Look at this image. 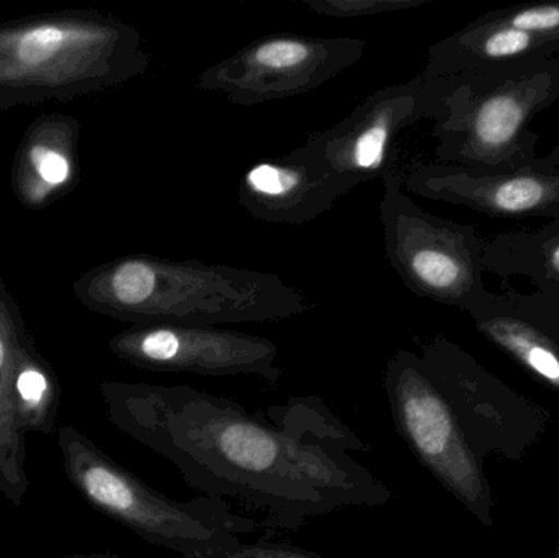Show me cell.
<instances>
[{
    "mask_svg": "<svg viewBox=\"0 0 559 558\" xmlns=\"http://www.w3.org/2000/svg\"><path fill=\"white\" fill-rule=\"evenodd\" d=\"M108 422L169 461L206 498L236 501L267 531L390 503V487L358 454L370 446L319 396L265 409L190 385L104 382Z\"/></svg>",
    "mask_w": 559,
    "mask_h": 558,
    "instance_id": "1",
    "label": "cell"
},
{
    "mask_svg": "<svg viewBox=\"0 0 559 558\" xmlns=\"http://www.w3.org/2000/svg\"><path fill=\"white\" fill-rule=\"evenodd\" d=\"M87 310L131 324L272 323L311 310L277 274L151 254L111 259L72 285Z\"/></svg>",
    "mask_w": 559,
    "mask_h": 558,
    "instance_id": "2",
    "label": "cell"
},
{
    "mask_svg": "<svg viewBox=\"0 0 559 558\" xmlns=\"http://www.w3.org/2000/svg\"><path fill=\"white\" fill-rule=\"evenodd\" d=\"M426 81L439 163L532 167L540 141L532 121L559 98V56Z\"/></svg>",
    "mask_w": 559,
    "mask_h": 558,
    "instance_id": "3",
    "label": "cell"
},
{
    "mask_svg": "<svg viewBox=\"0 0 559 558\" xmlns=\"http://www.w3.org/2000/svg\"><path fill=\"white\" fill-rule=\"evenodd\" d=\"M150 66L136 26L104 13L0 25V111L105 91L140 78Z\"/></svg>",
    "mask_w": 559,
    "mask_h": 558,
    "instance_id": "4",
    "label": "cell"
},
{
    "mask_svg": "<svg viewBox=\"0 0 559 558\" xmlns=\"http://www.w3.org/2000/svg\"><path fill=\"white\" fill-rule=\"evenodd\" d=\"M473 359L445 337L400 349L384 367L383 387L394 428L417 461L478 511L485 498L483 475L465 425L472 395Z\"/></svg>",
    "mask_w": 559,
    "mask_h": 558,
    "instance_id": "5",
    "label": "cell"
},
{
    "mask_svg": "<svg viewBox=\"0 0 559 558\" xmlns=\"http://www.w3.org/2000/svg\"><path fill=\"white\" fill-rule=\"evenodd\" d=\"M58 446L68 480L94 510L144 543L180 558H205L233 549L242 543V536L264 530L258 518L236 513L226 501L166 497L72 426L59 429Z\"/></svg>",
    "mask_w": 559,
    "mask_h": 558,
    "instance_id": "6",
    "label": "cell"
},
{
    "mask_svg": "<svg viewBox=\"0 0 559 558\" xmlns=\"http://www.w3.org/2000/svg\"><path fill=\"white\" fill-rule=\"evenodd\" d=\"M384 254L407 290L468 313L491 292L485 284L486 238L473 225L426 212L404 190L400 167L383 177Z\"/></svg>",
    "mask_w": 559,
    "mask_h": 558,
    "instance_id": "7",
    "label": "cell"
},
{
    "mask_svg": "<svg viewBox=\"0 0 559 558\" xmlns=\"http://www.w3.org/2000/svg\"><path fill=\"white\" fill-rule=\"evenodd\" d=\"M365 49L367 41L352 36H262L205 69L197 88L218 92L233 105L254 107L321 87L354 68Z\"/></svg>",
    "mask_w": 559,
    "mask_h": 558,
    "instance_id": "8",
    "label": "cell"
},
{
    "mask_svg": "<svg viewBox=\"0 0 559 558\" xmlns=\"http://www.w3.org/2000/svg\"><path fill=\"white\" fill-rule=\"evenodd\" d=\"M423 120H430V95L419 74L378 88L334 127L311 134L298 150L348 193L397 169L401 134Z\"/></svg>",
    "mask_w": 559,
    "mask_h": 558,
    "instance_id": "9",
    "label": "cell"
},
{
    "mask_svg": "<svg viewBox=\"0 0 559 558\" xmlns=\"http://www.w3.org/2000/svg\"><path fill=\"white\" fill-rule=\"evenodd\" d=\"M108 349L123 363L150 372L251 376L272 387L283 377L274 341L219 327L133 324L115 334Z\"/></svg>",
    "mask_w": 559,
    "mask_h": 558,
    "instance_id": "10",
    "label": "cell"
},
{
    "mask_svg": "<svg viewBox=\"0 0 559 558\" xmlns=\"http://www.w3.org/2000/svg\"><path fill=\"white\" fill-rule=\"evenodd\" d=\"M411 195L466 206L491 218L559 219V170L475 169L416 164L404 176Z\"/></svg>",
    "mask_w": 559,
    "mask_h": 558,
    "instance_id": "11",
    "label": "cell"
},
{
    "mask_svg": "<svg viewBox=\"0 0 559 558\" xmlns=\"http://www.w3.org/2000/svg\"><path fill=\"white\" fill-rule=\"evenodd\" d=\"M476 330L545 382L559 389V307L540 292L508 287L468 311Z\"/></svg>",
    "mask_w": 559,
    "mask_h": 558,
    "instance_id": "12",
    "label": "cell"
},
{
    "mask_svg": "<svg viewBox=\"0 0 559 558\" xmlns=\"http://www.w3.org/2000/svg\"><path fill=\"white\" fill-rule=\"evenodd\" d=\"M345 193L334 177L295 147L282 159L249 167L238 195L255 219L301 226L324 215Z\"/></svg>",
    "mask_w": 559,
    "mask_h": 558,
    "instance_id": "13",
    "label": "cell"
},
{
    "mask_svg": "<svg viewBox=\"0 0 559 558\" xmlns=\"http://www.w3.org/2000/svg\"><path fill=\"white\" fill-rule=\"evenodd\" d=\"M78 118L49 114L36 118L15 154L12 187L23 206L45 209L79 182Z\"/></svg>",
    "mask_w": 559,
    "mask_h": 558,
    "instance_id": "14",
    "label": "cell"
},
{
    "mask_svg": "<svg viewBox=\"0 0 559 558\" xmlns=\"http://www.w3.org/2000/svg\"><path fill=\"white\" fill-rule=\"evenodd\" d=\"M559 56V43L478 16L427 49L423 78L465 74Z\"/></svg>",
    "mask_w": 559,
    "mask_h": 558,
    "instance_id": "15",
    "label": "cell"
},
{
    "mask_svg": "<svg viewBox=\"0 0 559 558\" xmlns=\"http://www.w3.org/2000/svg\"><path fill=\"white\" fill-rule=\"evenodd\" d=\"M26 336L22 313L0 278V494L15 508L25 501L29 484L25 435L16 428L10 387L16 353Z\"/></svg>",
    "mask_w": 559,
    "mask_h": 558,
    "instance_id": "16",
    "label": "cell"
},
{
    "mask_svg": "<svg viewBox=\"0 0 559 558\" xmlns=\"http://www.w3.org/2000/svg\"><path fill=\"white\" fill-rule=\"evenodd\" d=\"M486 272L499 277L522 275L535 290L559 307V219L527 231L502 233L486 239Z\"/></svg>",
    "mask_w": 559,
    "mask_h": 558,
    "instance_id": "17",
    "label": "cell"
},
{
    "mask_svg": "<svg viewBox=\"0 0 559 558\" xmlns=\"http://www.w3.org/2000/svg\"><path fill=\"white\" fill-rule=\"evenodd\" d=\"M13 416L22 435L55 432L61 403V387L48 360L36 349L32 337H25L16 353L12 387Z\"/></svg>",
    "mask_w": 559,
    "mask_h": 558,
    "instance_id": "18",
    "label": "cell"
},
{
    "mask_svg": "<svg viewBox=\"0 0 559 558\" xmlns=\"http://www.w3.org/2000/svg\"><path fill=\"white\" fill-rule=\"evenodd\" d=\"M489 22L524 29L559 43V2L522 3L485 13Z\"/></svg>",
    "mask_w": 559,
    "mask_h": 558,
    "instance_id": "19",
    "label": "cell"
},
{
    "mask_svg": "<svg viewBox=\"0 0 559 558\" xmlns=\"http://www.w3.org/2000/svg\"><path fill=\"white\" fill-rule=\"evenodd\" d=\"M308 9L331 19H364L417 9L430 0H301Z\"/></svg>",
    "mask_w": 559,
    "mask_h": 558,
    "instance_id": "20",
    "label": "cell"
},
{
    "mask_svg": "<svg viewBox=\"0 0 559 558\" xmlns=\"http://www.w3.org/2000/svg\"><path fill=\"white\" fill-rule=\"evenodd\" d=\"M205 558H329L312 550L302 549L285 541H275L271 537L255 541V543H241L233 549L213 554Z\"/></svg>",
    "mask_w": 559,
    "mask_h": 558,
    "instance_id": "21",
    "label": "cell"
},
{
    "mask_svg": "<svg viewBox=\"0 0 559 558\" xmlns=\"http://www.w3.org/2000/svg\"><path fill=\"white\" fill-rule=\"evenodd\" d=\"M532 166L542 167V169L559 170V140L557 146H555L547 156H538Z\"/></svg>",
    "mask_w": 559,
    "mask_h": 558,
    "instance_id": "22",
    "label": "cell"
},
{
    "mask_svg": "<svg viewBox=\"0 0 559 558\" xmlns=\"http://www.w3.org/2000/svg\"><path fill=\"white\" fill-rule=\"evenodd\" d=\"M58 558H123L114 556V554H69V556H62Z\"/></svg>",
    "mask_w": 559,
    "mask_h": 558,
    "instance_id": "23",
    "label": "cell"
},
{
    "mask_svg": "<svg viewBox=\"0 0 559 558\" xmlns=\"http://www.w3.org/2000/svg\"><path fill=\"white\" fill-rule=\"evenodd\" d=\"M558 558H559V556H558Z\"/></svg>",
    "mask_w": 559,
    "mask_h": 558,
    "instance_id": "24",
    "label": "cell"
}]
</instances>
